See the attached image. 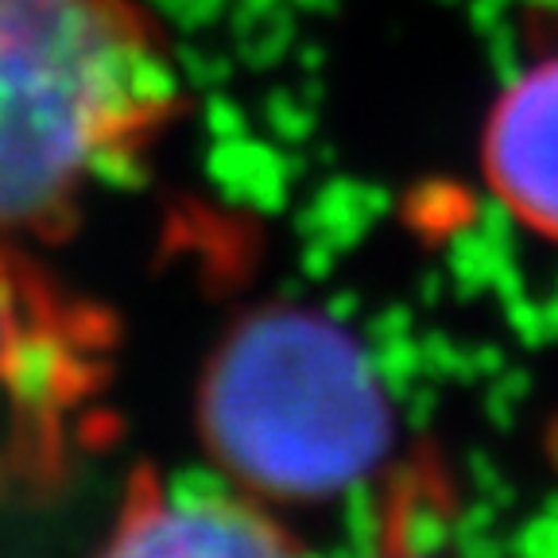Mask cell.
I'll list each match as a JSON object with an SVG mask.
<instances>
[{"mask_svg":"<svg viewBox=\"0 0 558 558\" xmlns=\"http://www.w3.org/2000/svg\"><path fill=\"white\" fill-rule=\"evenodd\" d=\"M186 109L144 0H0V236L70 218Z\"/></svg>","mask_w":558,"mask_h":558,"instance_id":"cell-1","label":"cell"},{"mask_svg":"<svg viewBox=\"0 0 558 558\" xmlns=\"http://www.w3.org/2000/svg\"><path fill=\"white\" fill-rule=\"evenodd\" d=\"M94 558H303L264 508L226 488L167 481L136 493Z\"/></svg>","mask_w":558,"mask_h":558,"instance_id":"cell-3","label":"cell"},{"mask_svg":"<svg viewBox=\"0 0 558 558\" xmlns=\"http://www.w3.org/2000/svg\"><path fill=\"white\" fill-rule=\"evenodd\" d=\"M488 191L520 226L558 244V54L523 66L481 132Z\"/></svg>","mask_w":558,"mask_h":558,"instance_id":"cell-4","label":"cell"},{"mask_svg":"<svg viewBox=\"0 0 558 558\" xmlns=\"http://www.w3.org/2000/svg\"><path fill=\"white\" fill-rule=\"evenodd\" d=\"M202 415L221 465L271 497H333L365 477L388 442L365 349L303 306L256 311L221 341Z\"/></svg>","mask_w":558,"mask_h":558,"instance_id":"cell-2","label":"cell"}]
</instances>
